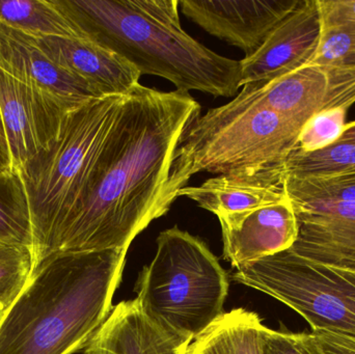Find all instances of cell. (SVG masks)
I'll return each instance as SVG.
<instances>
[{"mask_svg": "<svg viewBox=\"0 0 355 354\" xmlns=\"http://www.w3.org/2000/svg\"><path fill=\"white\" fill-rule=\"evenodd\" d=\"M125 96L96 98L73 110L55 143L22 170L33 230V272L55 254L60 231L85 191Z\"/></svg>", "mask_w": 355, "mask_h": 354, "instance_id": "4", "label": "cell"}, {"mask_svg": "<svg viewBox=\"0 0 355 354\" xmlns=\"http://www.w3.org/2000/svg\"><path fill=\"white\" fill-rule=\"evenodd\" d=\"M85 39L162 77L178 91L236 97L240 60L219 55L183 28L177 0H52Z\"/></svg>", "mask_w": 355, "mask_h": 354, "instance_id": "2", "label": "cell"}, {"mask_svg": "<svg viewBox=\"0 0 355 354\" xmlns=\"http://www.w3.org/2000/svg\"><path fill=\"white\" fill-rule=\"evenodd\" d=\"M128 249L60 253L31 274L0 313V354H73L112 310Z\"/></svg>", "mask_w": 355, "mask_h": 354, "instance_id": "3", "label": "cell"}, {"mask_svg": "<svg viewBox=\"0 0 355 354\" xmlns=\"http://www.w3.org/2000/svg\"><path fill=\"white\" fill-rule=\"evenodd\" d=\"M223 232V258L234 268L288 251L300 232L289 197L281 203L218 218Z\"/></svg>", "mask_w": 355, "mask_h": 354, "instance_id": "10", "label": "cell"}, {"mask_svg": "<svg viewBox=\"0 0 355 354\" xmlns=\"http://www.w3.org/2000/svg\"><path fill=\"white\" fill-rule=\"evenodd\" d=\"M0 245L33 247L31 207L17 170L0 172Z\"/></svg>", "mask_w": 355, "mask_h": 354, "instance_id": "20", "label": "cell"}, {"mask_svg": "<svg viewBox=\"0 0 355 354\" xmlns=\"http://www.w3.org/2000/svg\"><path fill=\"white\" fill-rule=\"evenodd\" d=\"M0 21L33 37L85 39L52 0H0Z\"/></svg>", "mask_w": 355, "mask_h": 354, "instance_id": "19", "label": "cell"}, {"mask_svg": "<svg viewBox=\"0 0 355 354\" xmlns=\"http://www.w3.org/2000/svg\"><path fill=\"white\" fill-rule=\"evenodd\" d=\"M297 220L300 232L290 249L293 253L321 265L355 272V222L306 216Z\"/></svg>", "mask_w": 355, "mask_h": 354, "instance_id": "16", "label": "cell"}, {"mask_svg": "<svg viewBox=\"0 0 355 354\" xmlns=\"http://www.w3.org/2000/svg\"><path fill=\"white\" fill-rule=\"evenodd\" d=\"M284 188L293 206L355 204V172L319 177H284Z\"/></svg>", "mask_w": 355, "mask_h": 354, "instance_id": "21", "label": "cell"}, {"mask_svg": "<svg viewBox=\"0 0 355 354\" xmlns=\"http://www.w3.org/2000/svg\"><path fill=\"white\" fill-rule=\"evenodd\" d=\"M338 141H344V143H354L355 145V121L349 124H346L343 134Z\"/></svg>", "mask_w": 355, "mask_h": 354, "instance_id": "29", "label": "cell"}, {"mask_svg": "<svg viewBox=\"0 0 355 354\" xmlns=\"http://www.w3.org/2000/svg\"><path fill=\"white\" fill-rule=\"evenodd\" d=\"M0 69L62 99L83 103L103 97L87 81L54 62L33 35L1 21Z\"/></svg>", "mask_w": 355, "mask_h": 354, "instance_id": "11", "label": "cell"}, {"mask_svg": "<svg viewBox=\"0 0 355 354\" xmlns=\"http://www.w3.org/2000/svg\"><path fill=\"white\" fill-rule=\"evenodd\" d=\"M202 107L189 93L139 85L125 96L55 254L128 249L170 211L175 152ZM54 254V255H55Z\"/></svg>", "mask_w": 355, "mask_h": 354, "instance_id": "1", "label": "cell"}, {"mask_svg": "<svg viewBox=\"0 0 355 354\" xmlns=\"http://www.w3.org/2000/svg\"><path fill=\"white\" fill-rule=\"evenodd\" d=\"M329 354H355V337L335 330H312Z\"/></svg>", "mask_w": 355, "mask_h": 354, "instance_id": "27", "label": "cell"}, {"mask_svg": "<svg viewBox=\"0 0 355 354\" xmlns=\"http://www.w3.org/2000/svg\"><path fill=\"white\" fill-rule=\"evenodd\" d=\"M188 346L154 326L133 299L112 308L85 354H186Z\"/></svg>", "mask_w": 355, "mask_h": 354, "instance_id": "14", "label": "cell"}, {"mask_svg": "<svg viewBox=\"0 0 355 354\" xmlns=\"http://www.w3.org/2000/svg\"><path fill=\"white\" fill-rule=\"evenodd\" d=\"M306 64L318 67L327 75L329 96L324 110H348L355 102V37L322 25L318 46Z\"/></svg>", "mask_w": 355, "mask_h": 354, "instance_id": "17", "label": "cell"}, {"mask_svg": "<svg viewBox=\"0 0 355 354\" xmlns=\"http://www.w3.org/2000/svg\"><path fill=\"white\" fill-rule=\"evenodd\" d=\"M144 315L171 338L191 344L223 314L229 278L198 237L177 227L160 233L137 282Z\"/></svg>", "mask_w": 355, "mask_h": 354, "instance_id": "5", "label": "cell"}, {"mask_svg": "<svg viewBox=\"0 0 355 354\" xmlns=\"http://www.w3.org/2000/svg\"><path fill=\"white\" fill-rule=\"evenodd\" d=\"M300 0H180L181 12L213 37L254 53Z\"/></svg>", "mask_w": 355, "mask_h": 354, "instance_id": "8", "label": "cell"}, {"mask_svg": "<svg viewBox=\"0 0 355 354\" xmlns=\"http://www.w3.org/2000/svg\"><path fill=\"white\" fill-rule=\"evenodd\" d=\"M35 265L33 249L0 245V313L22 292Z\"/></svg>", "mask_w": 355, "mask_h": 354, "instance_id": "23", "label": "cell"}, {"mask_svg": "<svg viewBox=\"0 0 355 354\" xmlns=\"http://www.w3.org/2000/svg\"><path fill=\"white\" fill-rule=\"evenodd\" d=\"M346 114L347 110L343 108H331L315 114L300 130L295 150L312 153L337 143L345 129Z\"/></svg>", "mask_w": 355, "mask_h": 354, "instance_id": "24", "label": "cell"}, {"mask_svg": "<svg viewBox=\"0 0 355 354\" xmlns=\"http://www.w3.org/2000/svg\"><path fill=\"white\" fill-rule=\"evenodd\" d=\"M266 330L254 312L232 310L196 339L186 354H264Z\"/></svg>", "mask_w": 355, "mask_h": 354, "instance_id": "18", "label": "cell"}, {"mask_svg": "<svg viewBox=\"0 0 355 354\" xmlns=\"http://www.w3.org/2000/svg\"><path fill=\"white\" fill-rule=\"evenodd\" d=\"M352 172H355V145L344 141L312 153L295 150L282 166L284 177L297 178Z\"/></svg>", "mask_w": 355, "mask_h": 354, "instance_id": "22", "label": "cell"}, {"mask_svg": "<svg viewBox=\"0 0 355 354\" xmlns=\"http://www.w3.org/2000/svg\"><path fill=\"white\" fill-rule=\"evenodd\" d=\"M321 23L355 37V0H317Z\"/></svg>", "mask_w": 355, "mask_h": 354, "instance_id": "26", "label": "cell"}, {"mask_svg": "<svg viewBox=\"0 0 355 354\" xmlns=\"http://www.w3.org/2000/svg\"><path fill=\"white\" fill-rule=\"evenodd\" d=\"M83 103L62 99L0 69V110L15 170L20 172L47 151L69 114Z\"/></svg>", "mask_w": 355, "mask_h": 354, "instance_id": "7", "label": "cell"}, {"mask_svg": "<svg viewBox=\"0 0 355 354\" xmlns=\"http://www.w3.org/2000/svg\"><path fill=\"white\" fill-rule=\"evenodd\" d=\"M321 30L317 0H300L260 47L240 60L241 87L272 80L306 64L318 46Z\"/></svg>", "mask_w": 355, "mask_h": 354, "instance_id": "9", "label": "cell"}, {"mask_svg": "<svg viewBox=\"0 0 355 354\" xmlns=\"http://www.w3.org/2000/svg\"><path fill=\"white\" fill-rule=\"evenodd\" d=\"M264 354H329L313 333L277 332L267 328Z\"/></svg>", "mask_w": 355, "mask_h": 354, "instance_id": "25", "label": "cell"}, {"mask_svg": "<svg viewBox=\"0 0 355 354\" xmlns=\"http://www.w3.org/2000/svg\"><path fill=\"white\" fill-rule=\"evenodd\" d=\"M35 37L54 62L87 81L103 97L127 96L141 85V72L132 64L91 39Z\"/></svg>", "mask_w": 355, "mask_h": 354, "instance_id": "12", "label": "cell"}, {"mask_svg": "<svg viewBox=\"0 0 355 354\" xmlns=\"http://www.w3.org/2000/svg\"><path fill=\"white\" fill-rule=\"evenodd\" d=\"M15 170L12 166V155H10V145L2 120L1 110H0V172Z\"/></svg>", "mask_w": 355, "mask_h": 354, "instance_id": "28", "label": "cell"}, {"mask_svg": "<svg viewBox=\"0 0 355 354\" xmlns=\"http://www.w3.org/2000/svg\"><path fill=\"white\" fill-rule=\"evenodd\" d=\"M232 278L291 308L313 330L355 337V272L321 265L288 249L237 268Z\"/></svg>", "mask_w": 355, "mask_h": 354, "instance_id": "6", "label": "cell"}, {"mask_svg": "<svg viewBox=\"0 0 355 354\" xmlns=\"http://www.w3.org/2000/svg\"><path fill=\"white\" fill-rule=\"evenodd\" d=\"M252 85L266 105L300 130L315 114L324 110L329 96L327 75L309 64L272 80Z\"/></svg>", "mask_w": 355, "mask_h": 354, "instance_id": "15", "label": "cell"}, {"mask_svg": "<svg viewBox=\"0 0 355 354\" xmlns=\"http://www.w3.org/2000/svg\"><path fill=\"white\" fill-rule=\"evenodd\" d=\"M281 168L254 176L219 175L200 186L180 189L177 197H188L217 218L281 203L288 199Z\"/></svg>", "mask_w": 355, "mask_h": 354, "instance_id": "13", "label": "cell"}]
</instances>
